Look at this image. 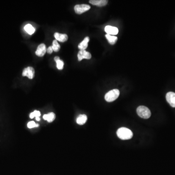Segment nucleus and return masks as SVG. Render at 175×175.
Segmentation results:
<instances>
[{
  "label": "nucleus",
  "instance_id": "nucleus-18",
  "mask_svg": "<svg viewBox=\"0 0 175 175\" xmlns=\"http://www.w3.org/2000/svg\"><path fill=\"white\" fill-rule=\"evenodd\" d=\"M56 63H57V67L58 70H61L63 69L64 66L63 61L60 60L56 61Z\"/></svg>",
  "mask_w": 175,
  "mask_h": 175
},
{
  "label": "nucleus",
  "instance_id": "nucleus-19",
  "mask_svg": "<svg viewBox=\"0 0 175 175\" xmlns=\"http://www.w3.org/2000/svg\"><path fill=\"white\" fill-rule=\"evenodd\" d=\"M39 126V124H37L34 121H31L28 124V128H35V127H38Z\"/></svg>",
  "mask_w": 175,
  "mask_h": 175
},
{
  "label": "nucleus",
  "instance_id": "nucleus-6",
  "mask_svg": "<svg viewBox=\"0 0 175 175\" xmlns=\"http://www.w3.org/2000/svg\"><path fill=\"white\" fill-rule=\"evenodd\" d=\"M166 99L168 103L173 108H175V93L174 92H169L166 95Z\"/></svg>",
  "mask_w": 175,
  "mask_h": 175
},
{
  "label": "nucleus",
  "instance_id": "nucleus-13",
  "mask_svg": "<svg viewBox=\"0 0 175 175\" xmlns=\"http://www.w3.org/2000/svg\"><path fill=\"white\" fill-rule=\"evenodd\" d=\"M87 121V116L85 114L80 115L77 118L76 122L79 125L85 124Z\"/></svg>",
  "mask_w": 175,
  "mask_h": 175
},
{
  "label": "nucleus",
  "instance_id": "nucleus-24",
  "mask_svg": "<svg viewBox=\"0 0 175 175\" xmlns=\"http://www.w3.org/2000/svg\"><path fill=\"white\" fill-rule=\"evenodd\" d=\"M36 119L37 121H40V117H36Z\"/></svg>",
  "mask_w": 175,
  "mask_h": 175
},
{
  "label": "nucleus",
  "instance_id": "nucleus-23",
  "mask_svg": "<svg viewBox=\"0 0 175 175\" xmlns=\"http://www.w3.org/2000/svg\"><path fill=\"white\" fill-rule=\"evenodd\" d=\"M54 60H55V61H57V60H60V57H56L54 58Z\"/></svg>",
  "mask_w": 175,
  "mask_h": 175
},
{
  "label": "nucleus",
  "instance_id": "nucleus-8",
  "mask_svg": "<svg viewBox=\"0 0 175 175\" xmlns=\"http://www.w3.org/2000/svg\"><path fill=\"white\" fill-rule=\"evenodd\" d=\"M46 52V46L44 44H42L39 45L36 51V55L40 57H43Z\"/></svg>",
  "mask_w": 175,
  "mask_h": 175
},
{
  "label": "nucleus",
  "instance_id": "nucleus-14",
  "mask_svg": "<svg viewBox=\"0 0 175 175\" xmlns=\"http://www.w3.org/2000/svg\"><path fill=\"white\" fill-rule=\"evenodd\" d=\"M43 118L45 120H47L49 123H51L55 119L56 115L53 112H50L47 114H44Z\"/></svg>",
  "mask_w": 175,
  "mask_h": 175
},
{
  "label": "nucleus",
  "instance_id": "nucleus-22",
  "mask_svg": "<svg viewBox=\"0 0 175 175\" xmlns=\"http://www.w3.org/2000/svg\"><path fill=\"white\" fill-rule=\"evenodd\" d=\"M30 116V118H31V119H33V118L35 117V116H34V115L33 113V112L30 113V116Z\"/></svg>",
  "mask_w": 175,
  "mask_h": 175
},
{
  "label": "nucleus",
  "instance_id": "nucleus-9",
  "mask_svg": "<svg viewBox=\"0 0 175 175\" xmlns=\"http://www.w3.org/2000/svg\"><path fill=\"white\" fill-rule=\"evenodd\" d=\"M105 31L108 35H116L118 33V28L114 26L107 25L105 28Z\"/></svg>",
  "mask_w": 175,
  "mask_h": 175
},
{
  "label": "nucleus",
  "instance_id": "nucleus-17",
  "mask_svg": "<svg viewBox=\"0 0 175 175\" xmlns=\"http://www.w3.org/2000/svg\"><path fill=\"white\" fill-rule=\"evenodd\" d=\"M52 47L53 51H55L56 52H57L60 50V45L59 44L57 40H54L53 41V45L52 46Z\"/></svg>",
  "mask_w": 175,
  "mask_h": 175
},
{
  "label": "nucleus",
  "instance_id": "nucleus-21",
  "mask_svg": "<svg viewBox=\"0 0 175 175\" xmlns=\"http://www.w3.org/2000/svg\"><path fill=\"white\" fill-rule=\"evenodd\" d=\"M53 51V50L52 46H49V47L47 49V52L48 53H49V54L52 53Z\"/></svg>",
  "mask_w": 175,
  "mask_h": 175
},
{
  "label": "nucleus",
  "instance_id": "nucleus-7",
  "mask_svg": "<svg viewBox=\"0 0 175 175\" xmlns=\"http://www.w3.org/2000/svg\"><path fill=\"white\" fill-rule=\"evenodd\" d=\"M78 60L81 61L83 59H87L89 60L92 57L91 53L88 52H87L86 50H80L78 52L77 55Z\"/></svg>",
  "mask_w": 175,
  "mask_h": 175
},
{
  "label": "nucleus",
  "instance_id": "nucleus-15",
  "mask_svg": "<svg viewBox=\"0 0 175 175\" xmlns=\"http://www.w3.org/2000/svg\"><path fill=\"white\" fill-rule=\"evenodd\" d=\"M106 37L108 41V42L112 45H113L115 44L117 41V39H118V38L116 37L113 36H112V35H108V34H107L106 35Z\"/></svg>",
  "mask_w": 175,
  "mask_h": 175
},
{
  "label": "nucleus",
  "instance_id": "nucleus-12",
  "mask_svg": "<svg viewBox=\"0 0 175 175\" xmlns=\"http://www.w3.org/2000/svg\"><path fill=\"white\" fill-rule=\"evenodd\" d=\"M89 41V39L88 37H85L83 41L78 45V48L80 50H85V49L88 47Z\"/></svg>",
  "mask_w": 175,
  "mask_h": 175
},
{
  "label": "nucleus",
  "instance_id": "nucleus-4",
  "mask_svg": "<svg viewBox=\"0 0 175 175\" xmlns=\"http://www.w3.org/2000/svg\"><path fill=\"white\" fill-rule=\"evenodd\" d=\"M91 8V6L88 5L82 4V5H77L75 6V12L76 14H81L86 11H88Z\"/></svg>",
  "mask_w": 175,
  "mask_h": 175
},
{
  "label": "nucleus",
  "instance_id": "nucleus-16",
  "mask_svg": "<svg viewBox=\"0 0 175 175\" xmlns=\"http://www.w3.org/2000/svg\"><path fill=\"white\" fill-rule=\"evenodd\" d=\"M24 30L29 35H32L35 32V29L30 24H28L24 26Z\"/></svg>",
  "mask_w": 175,
  "mask_h": 175
},
{
  "label": "nucleus",
  "instance_id": "nucleus-1",
  "mask_svg": "<svg viewBox=\"0 0 175 175\" xmlns=\"http://www.w3.org/2000/svg\"><path fill=\"white\" fill-rule=\"evenodd\" d=\"M117 135L121 140H129L133 137L132 132L128 128H121L117 131Z\"/></svg>",
  "mask_w": 175,
  "mask_h": 175
},
{
  "label": "nucleus",
  "instance_id": "nucleus-20",
  "mask_svg": "<svg viewBox=\"0 0 175 175\" xmlns=\"http://www.w3.org/2000/svg\"><path fill=\"white\" fill-rule=\"evenodd\" d=\"M33 113L34 115V116L35 117H40L41 116V113H40V112L38 111H34L33 112Z\"/></svg>",
  "mask_w": 175,
  "mask_h": 175
},
{
  "label": "nucleus",
  "instance_id": "nucleus-5",
  "mask_svg": "<svg viewBox=\"0 0 175 175\" xmlns=\"http://www.w3.org/2000/svg\"><path fill=\"white\" fill-rule=\"evenodd\" d=\"M35 70L32 67H28L22 72L23 76H27L29 79H33L35 76Z\"/></svg>",
  "mask_w": 175,
  "mask_h": 175
},
{
  "label": "nucleus",
  "instance_id": "nucleus-10",
  "mask_svg": "<svg viewBox=\"0 0 175 175\" xmlns=\"http://www.w3.org/2000/svg\"><path fill=\"white\" fill-rule=\"evenodd\" d=\"M54 36L56 40L60 42H65L68 39V37L66 34H62L58 33H56L54 34Z\"/></svg>",
  "mask_w": 175,
  "mask_h": 175
},
{
  "label": "nucleus",
  "instance_id": "nucleus-2",
  "mask_svg": "<svg viewBox=\"0 0 175 175\" xmlns=\"http://www.w3.org/2000/svg\"><path fill=\"white\" fill-rule=\"evenodd\" d=\"M137 113L139 116L144 119L149 118L151 114L150 109L147 107L143 106L138 107L137 109Z\"/></svg>",
  "mask_w": 175,
  "mask_h": 175
},
{
  "label": "nucleus",
  "instance_id": "nucleus-11",
  "mask_svg": "<svg viewBox=\"0 0 175 175\" xmlns=\"http://www.w3.org/2000/svg\"><path fill=\"white\" fill-rule=\"evenodd\" d=\"M93 5H96L98 6H103L106 5L108 1L107 0H91L89 1Z\"/></svg>",
  "mask_w": 175,
  "mask_h": 175
},
{
  "label": "nucleus",
  "instance_id": "nucleus-3",
  "mask_svg": "<svg viewBox=\"0 0 175 175\" xmlns=\"http://www.w3.org/2000/svg\"><path fill=\"white\" fill-rule=\"evenodd\" d=\"M119 95L120 92L118 89H113L106 93L105 99L107 102H113L119 97Z\"/></svg>",
  "mask_w": 175,
  "mask_h": 175
}]
</instances>
